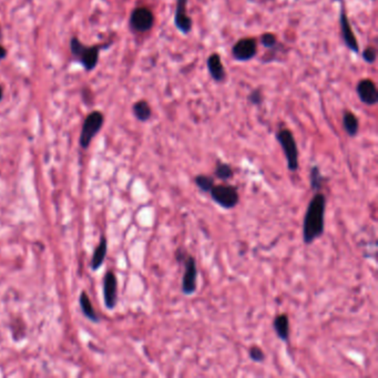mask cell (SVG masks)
<instances>
[{"instance_id":"obj_1","label":"cell","mask_w":378,"mask_h":378,"mask_svg":"<svg viewBox=\"0 0 378 378\" xmlns=\"http://www.w3.org/2000/svg\"><path fill=\"white\" fill-rule=\"evenodd\" d=\"M326 197L315 192L309 201L303 223V240L306 245H311L325 232Z\"/></svg>"},{"instance_id":"obj_2","label":"cell","mask_w":378,"mask_h":378,"mask_svg":"<svg viewBox=\"0 0 378 378\" xmlns=\"http://www.w3.org/2000/svg\"><path fill=\"white\" fill-rule=\"evenodd\" d=\"M276 140L280 143L282 150L288 162V168L290 172H296L300 166L298 162V149L292 131L282 129L276 133Z\"/></svg>"},{"instance_id":"obj_3","label":"cell","mask_w":378,"mask_h":378,"mask_svg":"<svg viewBox=\"0 0 378 378\" xmlns=\"http://www.w3.org/2000/svg\"><path fill=\"white\" fill-rule=\"evenodd\" d=\"M212 200L224 210H232L235 208L240 200L237 189L230 184L214 185L210 191Z\"/></svg>"},{"instance_id":"obj_4","label":"cell","mask_w":378,"mask_h":378,"mask_svg":"<svg viewBox=\"0 0 378 378\" xmlns=\"http://www.w3.org/2000/svg\"><path fill=\"white\" fill-rule=\"evenodd\" d=\"M184 264V273L182 276L181 290L186 296L193 295L198 288V268L197 261L192 255L185 257L183 261Z\"/></svg>"},{"instance_id":"obj_5","label":"cell","mask_w":378,"mask_h":378,"mask_svg":"<svg viewBox=\"0 0 378 378\" xmlns=\"http://www.w3.org/2000/svg\"><path fill=\"white\" fill-rule=\"evenodd\" d=\"M103 125V115L99 111L90 113L83 123L80 134V145L83 149H87L92 141V139L100 131Z\"/></svg>"},{"instance_id":"obj_6","label":"cell","mask_w":378,"mask_h":378,"mask_svg":"<svg viewBox=\"0 0 378 378\" xmlns=\"http://www.w3.org/2000/svg\"><path fill=\"white\" fill-rule=\"evenodd\" d=\"M71 51L74 55L80 57L82 65L87 70H92L97 66L99 59V49L97 47L86 48L77 38L71 40Z\"/></svg>"},{"instance_id":"obj_7","label":"cell","mask_w":378,"mask_h":378,"mask_svg":"<svg viewBox=\"0 0 378 378\" xmlns=\"http://www.w3.org/2000/svg\"><path fill=\"white\" fill-rule=\"evenodd\" d=\"M257 53V45L255 39L243 38L240 39L235 45L233 46L232 54L233 57L238 61H248L255 57Z\"/></svg>"},{"instance_id":"obj_8","label":"cell","mask_w":378,"mask_h":378,"mask_svg":"<svg viewBox=\"0 0 378 378\" xmlns=\"http://www.w3.org/2000/svg\"><path fill=\"white\" fill-rule=\"evenodd\" d=\"M130 23L134 30L144 33V31L150 30L153 26V14L149 9H146V8H137L131 14Z\"/></svg>"},{"instance_id":"obj_9","label":"cell","mask_w":378,"mask_h":378,"mask_svg":"<svg viewBox=\"0 0 378 378\" xmlns=\"http://www.w3.org/2000/svg\"><path fill=\"white\" fill-rule=\"evenodd\" d=\"M118 282L114 273L108 272L103 277V298L105 304L109 309L114 308L118 297Z\"/></svg>"},{"instance_id":"obj_10","label":"cell","mask_w":378,"mask_h":378,"mask_svg":"<svg viewBox=\"0 0 378 378\" xmlns=\"http://www.w3.org/2000/svg\"><path fill=\"white\" fill-rule=\"evenodd\" d=\"M356 91L358 98H360V101L364 102L365 105L374 106L377 103L378 92L376 85L372 80H369V79H364V80L358 82Z\"/></svg>"},{"instance_id":"obj_11","label":"cell","mask_w":378,"mask_h":378,"mask_svg":"<svg viewBox=\"0 0 378 378\" xmlns=\"http://www.w3.org/2000/svg\"><path fill=\"white\" fill-rule=\"evenodd\" d=\"M340 25H341V31H342V37H343V40L345 42V45L347 46L349 50L354 51V53L358 54L360 53V47H358V42L357 39L354 35L351 23L348 21L347 16H346L345 10L342 8L341 10V15H340Z\"/></svg>"},{"instance_id":"obj_12","label":"cell","mask_w":378,"mask_h":378,"mask_svg":"<svg viewBox=\"0 0 378 378\" xmlns=\"http://www.w3.org/2000/svg\"><path fill=\"white\" fill-rule=\"evenodd\" d=\"M186 5H188V0H177L176 16H174L176 27L184 35H188L192 29V20L186 14Z\"/></svg>"},{"instance_id":"obj_13","label":"cell","mask_w":378,"mask_h":378,"mask_svg":"<svg viewBox=\"0 0 378 378\" xmlns=\"http://www.w3.org/2000/svg\"><path fill=\"white\" fill-rule=\"evenodd\" d=\"M206 65H208L209 73L211 77H212L213 80H216V82L224 81L225 70H224V67H223L220 54H211L208 58Z\"/></svg>"},{"instance_id":"obj_14","label":"cell","mask_w":378,"mask_h":378,"mask_svg":"<svg viewBox=\"0 0 378 378\" xmlns=\"http://www.w3.org/2000/svg\"><path fill=\"white\" fill-rule=\"evenodd\" d=\"M273 327L277 337L281 341L288 342L289 338V320L286 314H280L273 322Z\"/></svg>"},{"instance_id":"obj_15","label":"cell","mask_w":378,"mask_h":378,"mask_svg":"<svg viewBox=\"0 0 378 378\" xmlns=\"http://www.w3.org/2000/svg\"><path fill=\"white\" fill-rule=\"evenodd\" d=\"M107 251H108V242H107V238L105 236H102L97 249L94 251L92 260H91V269L93 270L101 268L107 256Z\"/></svg>"},{"instance_id":"obj_16","label":"cell","mask_w":378,"mask_h":378,"mask_svg":"<svg viewBox=\"0 0 378 378\" xmlns=\"http://www.w3.org/2000/svg\"><path fill=\"white\" fill-rule=\"evenodd\" d=\"M343 126L349 137H355L360 130V122L356 115L352 112H345L343 117Z\"/></svg>"},{"instance_id":"obj_17","label":"cell","mask_w":378,"mask_h":378,"mask_svg":"<svg viewBox=\"0 0 378 378\" xmlns=\"http://www.w3.org/2000/svg\"><path fill=\"white\" fill-rule=\"evenodd\" d=\"M133 113L135 115V118H137L138 120L142 121V122L148 121L149 119L151 118V114H152V112H151L150 106L148 105V102H145V101H143V100L142 101H138L133 106Z\"/></svg>"},{"instance_id":"obj_18","label":"cell","mask_w":378,"mask_h":378,"mask_svg":"<svg viewBox=\"0 0 378 378\" xmlns=\"http://www.w3.org/2000/svg\"><path fill=\"white\" fill-rule=\"evenodd\" d=\"M214 174H216V177L217 179H220L221 181L225 182L231 180V179L233 178L234 171L232 169V166L228 164V163L217 161L216 170H214Z\"/></svg>"},{"instance_id":"obj_19","label":"cell","mask_w":378,"mask_h":378,"mask_svg":"<svg viewBox=\"0 0 378 378\" xmlns=\"http://www.w3.org/2000/svg\"><path fill=\"white\" fill-rule=\"evenodd\" d=\"M80 306H81L83 314H85V315L88 317L89 320L93 321V322H98L97 313H95L93 306H92V303H91L90 298L88 295H87L86 292L81 293V295H80Z\"/></svg>"},{"instance_id":"obj_20","label":"cell","mask_w":378,"mask_h":378,"mask_svg":"<svg viewBox=\"0 0 378 378\" xmlns=\"http://www.w3.org/2000/svg\"><path fill=\"white\" fill-rule=\"evenodd\" d=\"M324 181L325 178L322 176L320 168L317 165H314L311 170V174H309V182H311L312 190L315 191V192H320Z\"/></svg>"},{"instance_id":"obj_21","label":"cell","mask_w":378,"mask_h":378,"mask_svg":"<svg viewBox=\"0 0 378 378\" xmlns=\"http://www.w3.org/2000/svg\"><path fill=\"white\" fill-rule=\"evenodd\" d=\"M194 181H196L198 190L204 193H210V191L216 185L214 184V179L210 176H205V174H198Z\"/></svg>"},{"instance_id":"obj_22","label":"cell","mask_w":378,"mask_h":378,"mask_svg":"<svg viewBox=\"0 0 378 378\" xmlns=\"http://www.w3.org/2000/svg\"><path fill=\"white\" fill-rule=\"evenodd\" d=\"M249 355L251 360L255 361V363H262V361H264L265 360L264 352L262 351L260 347H257V346H252V347L250 348Z\"/></svg>"},{"instance_id":"obj_23","label":"cell","mask_w":378,"mask_h":378,"mask_svg":"<svg viewBox=\"0 0 378 378\" xmlns=\"http://www.w3.org/2000/svg\"><path fill=\"white\" fill-rule=\"evenodd\" d=\"M363 59L367 62V63H374L376 61V57H377V50L376 48L374 47H368L363 51Z\"/></svg>"},{"instance_id":"obj_24","label":"cell","mask_w":378,"mask_h":378,"mask_svg":"<svg viewBox=\"0 0 378 378\" xmlns=\"http://www.w3.org/2000/svg\"><path fill=\"white\" fill-rule=\"evenodd\" d=\"M261 41L263 43V46L266 48H273L276 46L277 43V39L275 37V35L273 34H264L262 36Z\"/></svg>"},{"instance_id":"obj_25","label":"cell","mask_w":378,"mask_h":378,"mask_svg":"<svg viewBox=\"0 0 378 378\" xmlns=\"http://www.w3.org/2000/svg\"><path fill=\"white\" fill-rule=\"evenodd\" d=\"M262 99H263V97H262L261 91L258 90H253L249 97L250 102L253 103V105H261Z\"/></svg>"},{"instance_id":"obj_26","label":"cell","mask_w":378,"mask_h":378,"mask_svg":"<svg viewBox=\"0 0 378 378\" xmlns=\"http://www.w3.org/2000/svg\"><path fill=\"white\" fill-rule=\"evenodd\" d=\"M6 57V50L0 46V59H3Z\"/></svg>"},{"instance_id":"obj_27","label":"cell","mask_w":378,"mask_h":378,"mask_svg":"<svg viewBox=\"0 0 378 378\" xmlns=\"http://www.w3.org/2000/svg\"><path fill=\"white\" fill-rule=\"evenodd\" d=\"M1 98H2V90L0 88V100H1Z\"/></svg>"}]
</instances>
